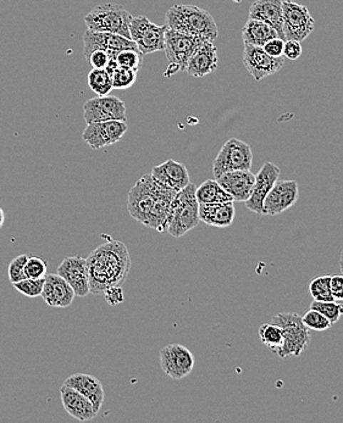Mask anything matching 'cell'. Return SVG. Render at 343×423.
<instances>
[{"label":"cell","instance_id":"obj_1","mask_svg":"<svg viewBox=\"0 0 343 423\" xmlns=\"http://www.w3.org/2000/svg\"><path fill=\"white\" fill-rule=\"evenodd\" d=\"M178 192L161 186L144 174L132 187L128 195V210L132 219L158 232L166 231L171 202Z\"/></svg>","mask_w":343,"mask_h":423},{"label":"cell","instance_id":"obj_2","mask_svg":"<svg viewBox=\"0 0 343 423\" xmlns=\"http://www.w3.org/2000/svg\"><path fill=\"white\" fill-rule=\"evenodd\" d=\"M89 293L102 296L108 288L121 286L131 270L128 248L120 241H108L88 255Z\"/></svg>","mask_w":343,"mask_h":423},{"label":"cell","instance_id":"obj_3","mask_svg":"<svg viewBox=\"0 0 343 423\" xmlns=\"http://www.w3.org/2000/svg\"><path fill=\"white\" fill-rule=\"evenodd\" d=\"M165 26L170 30L214 41L219 30L212 14L195 5L176 4L166 11Z\"/></svg>","mask_w":343,"mask_h":423},{"label":"cell","instance_id":"obj_4","mask_svg":"<svg viewBox=\"0 0 343 423\" xmlns=\"http://www.w3.org/2000/svg\"><path fill=\"white\" fill-rule=\"evenodd\" d=\"M195 184L188 183L171 202L166 231L174 238L183 237L200 224V203L195 198Z\"/></svg>","mask_w":343,"mask_h":423},{"label":"cell","instance_id":"obj_5","mask_svg":"<svg viewBox=\"0 0 343 423\" xmlns=\"http://www.w3.org/2000/svg\"><path fill=\"white\" fill-rule=\"evenodd\" d=\"M272 323L279 325L284 330V343L274 350L280 359L298 357L310 344L309 330L296 313H280L272 318Z\"/></svg>","mask_w":343,"mask_h":423},{"label":"cell","instance_id":"obj_6","mask_svg":"<svg viewBox=\"0 0 343 423\" xmlns=\"http://www.w3.org/2000/svg\"><path fill=\"white\" fill-rule=\"evenodd\" d=\"M132 15L123 5L106 3L92 9L85 16L87 30L120 34L130 39Z\"/></svg>","mask_w":343,"mask_h":423},{"label":"cell","instance_id":"obj_7","mask_svg":"<svg viewBox=\"0 0 343 423\" xmlns=\"http://www.w3.org/2000/svg\"><path fill=\"white\" fill-rule=\"evenodd\" d=\"M207 41L209 39L166 28L164 53H165L166 59L169 61L166 76H171L178 72L185 71L187 63L192 54L195 53V49L200 47Z\"/></svg>","mask_w":343,"mask_h":423},{"label":"cell","instance_id":"obj_8","mask_svg":"<svg viewBox=\"0 0 343 423\" xmlns=\"http://www.w3.org/2000/svg\"><path fill=\"white\" fill-rule=\"evenodd\" d=\"M253 162V152L250 144L237 138H231L221 147L213 164L214 177L219 178L221 174L236 171V169H250Z\"/></svg>","mask_w":343,"mask_h":423},{"label":"cell","instance_id":"obj_9","mask_svg":"<svg viewBox=\"0 0 343 423\" xmlns=\"http://www.w3.org/2000/svg\"><path fill=\"white\" fill-rule=\"evenodd\" d=\"M165 25L158 26L149 21L148 17L132 16L130 22V39L135 42L142 56L164 51Z\"/></svg>","mask_w":343,"mask_h":423},{"label":"cell","instance_id":"obj_10","mask_svg":"<svg viewBox=\"0 0 343 423\" xmlns=\"http://www.w3.org/2000/svg\"><path fill=\"white\" fill-rule=\"evenodd\" d=\"M282 19L286 41L303 42L313 33L315 21L308 8L293 0L282 1Z\"/></svg>","mask_w":343,"mask_h":423},{"label":"cell","instance_id":"obj_11","mask_svg":"<svg viewBox=\"0 0 343 423\" xmlns=\"http://www.w3.org/2000/svg\"><path fill=\"white\" fill-rule=\"evenodd\" d=\"M128 126L123 120H111L104 122L87 123L82 140L93 150L106 148L123 140Z\"/></svg>","mask_w":343,"mask_h":423},{"label":"cell","instance_id":"obj_12","mask_svg":"<svg viewBox=\"0 0 343 423\" xmlns=\"http://www.w3.org/2000/svg\"><path fill=\"white\" fill-rule=\"evenodd\" d=\"M195 356L181 344H169L160 350V366L166 376L183 380L195 368Z\"/></svg>","mask_w":343,"mask_h":423},{"label":"cell","instance_id":"obj_13","mask_svg":"<svg viewBox=\"0 0 343 423\" xmlns=\"http://www.w3.org/2000/svg\"><path fill=\"white\" fill-rule=\"evenodd\" d=\"M243 65L257 82L265 77L272 76L284 68V56L274 58L264 51L263 47L245 44L243 48Z\"/></svg>","mask_w":343,"mask_h":423},{"label":"cell","instance_id":"obj_14","mask_svg":"<svg viewBox=\"0 0 343 423\" xmlns=\"http://www.w3.org/2000/svg\"><path fill=\"white\" fill-rule=\"evenodd\" d=\"M83 118L87 123L104 122L111 120L126 121V106L118 97H97L83 104Z\"/></svg>","mask_w":343,"mask_h":423},{"label":"cell","instance_id":"obj_15","mask_svg":"<svg viewBox=\"0 0 343 423\" xmlns=\"http://www.w3.org/2000/svg\"><path fill=\"white\" fill-rule=\"evenodd\" d=\"M298 183L293 179H277L264 199L263 215L277 216L292 208L298 200Z\"/></svg>","mask_w":343,"mask_h":423},{"label":"cell","instance_id":"obj_16","mask_svg":"<svg viewBox=\"0 0 343 423\" xmlns=\"http://www.w3.org/2000/svg\"><path fill=\"white\" fill-rule=\"evenodd\" d=\"M280 172H281V169L279 166L272 164V162H265L260 167L258 174H255V187H253L252 194L245 202L246 208L250 212H255L258 215H263L264 199L267 198V193L270 192L272 186L279 179Z\"/></svg>","mask_w":343,"mask_h":423},{"label":"cell","instance_id":"obj_17","mask_svg":"<svg viewBox=\"0 0 343 423\" xmlns=\"http://www.w3.org/2000/svg\"><path fill=\"white\" fill-rule=\"evenodd\" d=\"M71 286L75 296L85 298L89 294V277L87 260L81 256L65 258L56 272Z\"/></svg>","mask_w":343,"mask_h":423},{"label":"cell","instance_id":"obj_18","mask_svg":"<svg viewBox=\"0 0 343 423\" xmlns=\"http://www.w3.org/2000/svg\"><path fill=\"white\" fill-rule=\"evenodd\" d=\"M128 49L138 51L135 42L123 36L106 32L87 30L83 33V56L86 59L96 51H123Z\"/></svg>","mask_w":343,"mask_h":423},{"label":"cell","instance_id":"obj_19","mask_svg":"<svg viewBox=\"0 0 343 423\" xmlns=\"http://www.w3.org/2000/svg\"><path fill=\"white\" fill-rule=\"evenodd\" d=\"M225 191L227 192L233 198V202H246L252 194L255 187V174H252L250 169H236L221 174L216 178Z\"/></svg>","mask_w":343,"mask_h":423},{"label":"cell","instance_id":"obj_20","mask_svg":"<svg viewBox=\"0 0 343 423\" xmlns=\"http://www.w3.org/2000/svg\"><path fill=\"white\" fill-rule=\"evenodd\" d=\"M161 186L178 192L191 182L186 166L176 160L169 159L161 165L154 166L150 174Z\"/></svg>","mask_w":343,"mask_h":423},{"label":"cell","instance_id":"obj_21","mask_svg":"<svg viewBox=\"0 0 343 423\" xmlns=\"http://www.w3.org/2000/svg\"><path fill=\"white\" fill-rule=\"evenodd\" d=\"M43 301L51 308H68L75 299V292L58 273L46 276L42 292Z\"/></svg>","mask_w":343,"mask_h":423},{"label":"cell","instance_id":"obj_22","mask_svg":"<svg viewBox=\"0 0 343 423\" xmlns=\"http://www.w3.org/2000/svg\"><path fill=\"white\" fill-rule=\"evenodd\" d=\"M248 19H255L272 26L279 34L280 38L286 41L282 19V0H255L250 5Z\"/></svg>","mask_w":343,"mask_h":423},{"label":"cell","instance_id":"obj_23","mask_svg":"<svg viewBox=\"0 0 343 423\" xmlns=\"http://www.w3.org/2000/svg\"><path fill=\"white\" fill-rule=\"evenodd\" d=\"M217 68V48L213 41L204 42L195 49L187 63L185 71L190 76L200 78L208 76Z\"/></svg>","mask_w":343,"mask_h":423},{"label":"cell","instance_id":"obj_24","mask_svg":"<svg viewBox=\"0 0 343 423\" xmlns=\"http://www.w3.org/2000/svg\"><path fill=\"white\" fill-rule=\"evenodd\" d=\"M60 397H61V402L65 411L71 417L78 419L81 422L93 419L98 415L91 400L68 385H63L60 388Z\"/></svg>","mask_w":343,"mask_h":423},{"label":"cell","instance_id":"obj_25","mask_svg":"<svg viewBox=\"0 0 343 423\" xmlns=\"http://www.w3.org/2000/svg\"><path fill=\"white\" fill-rule=\"evenodd\" d=\"M64 385H68L85 395L86 398L89 399L93 404L94 410L99 412L104 402L106 393L102 382L98 378L87 373H75L65 380Z\"/></svg>","mask_w":343,"mask_h":423},{"label":"cell","instance_id":"obj_26","mask_svg":"<svg viewBox=\"0 0 343 423\" xmlns=\"http://www.w3.org/2000/svg\"><path fill=\"white\" fill-rule=\"evenodd\" d=\"M236 215L233 202L229 203L200 204V220L204 224L225 229L233 224Z\"/></svg>","mask_w":343,"mask_h":423},{"label":"cell","instance_id":"obj_27","mask_svg":"<svg viewBox=\"0 0 343 423\" xmlns=\"http://www.w3.org/2000/svg\"><path fill=\"white\" fill-rule=\"evenodd\" d=\"M277 37L279 34L272 26L255 19H248V21L242 28V39L243 43L248 46L263 47L264 44L269 42L270 39L277 38Z\"/></svg>","mask_w":343,"mask_h":423},{"label":"cell","instance_id":"obj_28","mask_svg":"<svg viewBox=\"0 0 343 423\" xmlns=\"http://www.w3.org/2000/svg\"><path fill=\"white\" fill-rule=\"evenodd\" d=\"M195 198L200 204L229 203L233 202L231 195L225 191L216 179H207L195 188ZM235 203V202H233Z\"/></svg>","mask_w":343,"mask_h":423},{"label":"cell","instance_id":"obj_29","mask_svg":"<svg viewBox=\"0 0 343 423\" xmlns=\"http://www.w3.org/2000/svg\"><path fill=\"white\" fill-rule=\"evenodd\" d=\"M88 85L98 97L109 95L113 90L111 76L104 68H93L88 73Z\"/></svg>","mask_w":343,"mask_h":423},{"label":"cell","instance_id":"obj_30","mask_svg":"<svg viewBox=\"0 0 343 423\" xmlns=\"http://www.w3.org/2000/svg\"><path fill=\"white\" fill-rule=\"evenodd\" d=\"M259 337L262 343L269 348L272 352L281 347L284 343V330L275 323H264L259 328Z\"/></svg>","mask_w":343,"mask_h":423},{"label":"cell","instance_id":"obj_31","mask_svg":"<svg viewBox=\"0 0 343 423\" xmlns=\"http://www.w3.org/2000/svg\"><path fill=\"white\" fill-rule=\"evenodd\" d=\"M331 276H318L309 284L310 296L317 301H334L330 289Z\"/></svg>","mask_w":343,"mask_h":423},{"label":"cell","instance_id":"obj_32","mask_svg":"<svg viewBox=\"0 0 343 423\" xmlns=\"http://www.w3.org/2000/svg\"><path fill=\"white\" fill-rule=\"evenodd\" d=\"M310 309L317 310L322 313L325 318L331 322V325H335L343 316V304L337 301H312Z\"/></svg>","mask_w":343,"mask_h":423},{"label":"cell","instance_id":"obj_33","mask_svg":"<svg viewBox=\"0 0 343 423\" xmlns=\"http://www.w3.org/2000/svg\"><path fill=\"white\" fill-rule=\"evenodd\" d=\"M137 71L132 68H121L120 66L116 71L113 72L111 80H113V88L128 89L136 83Z\"/></svg>","mask_w":343,"mask_h":423},{"label":"cell","instance_id":"obj_34","mask_svg":"<svg viewBox=\"0 0 343 423\" xmlns=\"http://www.w3.org/2000/svg\"><path fill=\"white\" fill-rule=\"evenodd\" d=\"M48 263L41 256H29L25 263V275L27 278H44L47 276Z\"/></svg>","mask_w":343,"mask_h":423},{"label":"cell","instance_id":"obj_35","mask_svg":"<svg viewBox=\"0 0 343 423\" xmlns=\"http://www.w3.org/2000/svg\"><path fill=\"white\" fill-rule=\"evenodd\" d=\"M301 318L302 322L304 323V326L308 330L322 332V330H329L332 326L331 322L322 313L317 311V310L310 309L309 311H307Z\"/></svg>","mask_w":343,"mask_h":423},{"label":"cell","instance_id":"obj_36","mask_svg":"<svg viewBox=\"0 0 343 423\" xmlns=\"http://www.w3.org/2000/svg\"><path fill=\"white\" fill-rule=\"evenodd\" d=\"M44 281H46V277L39 278V280L25 278V280L14 283L13 286L17 292L21 293L24 296H29V298H37V296H42Z\"/></svg>","mask_w":343,"mask_h":423},{"label":"cell","instance_id":"obj_37","mask_svg":"<svg viewBox=\"0 0 343 423\" xmlns=\"http://www.w3.org/2000/svg\"><path fill=\"white\" fill-rule=\"evenodd\" d=\"M27 258H29V255H19L17 258L11 260V263H9L8 277L11 283H16V282L27 278L25 275V263Z\"/></svg>","mask_w":343,"mask_h":423},{"label":"cell","instance_id":"obj_38","mask_svg":"<svg viewBox=\"0 0 343 423\" xmlns=\"http://www.w3.org/2000/svg\"><path fill=\"white\" fill-rule=\"evenodd\" d=\"M140 60H142V54L140 51H133V49L120 51L116 56V61L119 63L121 68H132L136 71L140 68Z\"/></svg>","mask_w":343,"mask_h":423},{"label":"cell","instance_id":"obj_39","mask_svg":"<svg viewBox=\"0 0 343 423\" xmlns=\"http://www.w3.org/2000/svg\"><path fill=\"white\" fill-rule=\"evenodd\" d=\"M285 42H286V41L279 38V37H277V38L270 39L269 42L264 44L263 49L267 51V54L270 56H274V58H281V56H284Z\"/></svg>","mask_w":343,"mask_h":423},{"label":"cell","instance_id":"obj_40","mask_svg":"<svg viewBox=\"0 0 343 423\" xmlns=\"http://www.w3.org/2000/svg\"><path fill=\"white\" fill-rule=\"evenodd\" d=\"M103 296H106V301H108V304L113 305V306L121 304L125 301L121 286H114V287L108 288Z\"/></svg>","mask_w":343,"mask_h":423},{"label":"cell","instance_id":"obj_41","mask_svg":"<svg viewBox=\"0 0 343 423\" xmlns=\"http://www.w3.org/2000/svg\"><path fill=\"white\" fill-rule=\"evenodd\" d=\"M303 53L301 42L297 41H286L284 47V56L290 60L300 59Z\"/></svg>","mask_w":343,"mask_h":423},{"label":"cell","instance_id":"obj_42","mask_svg":"<svg viewBox=\"0 0 343 423\" xmlns=\"http://www.w3.org/2000/svg\"><path fill=\"white\" fill-rule=\"evenodd\" d=\"M87 60L93 68H106L109 61V56L106 51H96L87 58Z\"/></svg>","mask_w":343,"mask_h":423},{"label":"cell","instance_id":"obj_43","mask_svg":"<svg viewBox=\"0 0 343 423\" xmlns=\"http://www.w3.org/2000/svg\"><path fill=\"white\" fill-rule=\"evenodd\" d=\"M330 289L335 301H343V275L331 276Z\"/></svg>","mask_w":343,"mask_h":423},{"label":"cell","instance_id":"obj_44","mask_svg":"<svg viewBox=\"0 0 343 423\" xmlns=\"http://www.w3.org/2000/svg\"><path fill=\"white\" fill-rule=\"evenodd\" d=\"M120 68V65L119 63H118V61H116V59H109V61H108V64H106V68H104V70H106V72H108V73H109V75H113V72L116 71V70H118V68Z\"/></svg>","mask_w":343,"mask_h":423},{"label":"cell","instance_id":"obj_45","mask_svg":"<svg viewBox=\"0 0 343 423\" xmlns=\"http://www.w3.org/2000/svg\"><path fill=\"white\" fill-rule=\"evenodd\" d=\"M5 222V214L4 212H3V209L0 208V229H1V227H3V224H4Z\"/></svg>","mask_w":343,"mask_h":423},{"label":"cell","instance_id":"obj_46","mask_svg":"<svg viewBox=\"0 0 343 423\" xmlns=\"http://www.w3.org/2000/svg\"><path fill=\"white\" fill-rule=\"evenodd\" d=\"M339 268H341V271H343V250L341 253V258H339Z\"/></svg>","mask_w":343,"mask_h":423},{"label":"cell","instance_id":"obj_47","mask_svg":"<svg viewBox=\"0 0 343 423\" xmlns=\"http://www.w3.org/2000/svg\"><path fill=\"white\" fill-rule=\"evenodd\" d=\"M341 272H342V275H343V271H341Z\"/></svg>","mask_w":343,"mask_h":423}]
</instances>
